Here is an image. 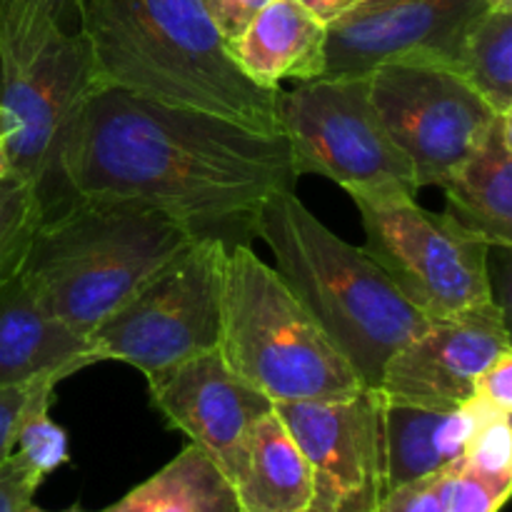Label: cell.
Returning <instances> with one entry per match:
<instances>
[{"label": "cell", "mask_w": 512, "mask_h": 512, "mask_svg": "<svg viewBox=\"0 0 512 512\" xmlns=\"http://www.w3.org/2000/svg\"><path fill=\"white\" fill-rule=\"evenodd\" d=\"M33 383L8 385V388H0V465H3L10 455H13L20 415H23L25 403H28Z\"/></svg>", "instance_id": "30"}, {"label": "cell", "mask_w": 512, "mask_h": 512, "mask_svg": "<svg viewBox=\"0 0 512 512\" xmlns=\"http://www.w3.org/2000/svg\"><path fill=\"white\" fill-rule=\"evenodd\" d=\"M98 88L280 135L275 95L230 58L200 0H75Z\"/></svg>", "instance_id": "2"}, {"label": "cell", "mask_w": 512, "mask_h": 512, "mask_svg": "<svg viewBox=\"0 0 512 512\" xmlns=\"http://www.w3.org/2000/svg\"><path fill=\"white\" fill-rule=\"evenodd\" d=\"M313 473L308 512H373L380 498V393L273 403Z\"/></svg>", "instance_id": "12"}, {"label": "cell", "mask_w": 512, "mask_h": 512, "mask_svg": "<svg viewBox=\"0 0 512 512\" xmlns=\"http://www.w3.org/2000/svg\"><path fill=\"white\" fill-rule=\"evenodd\" d=\"M40 483L43 475L13 450V455L0 465V512H23L25 505L33 503Z\"/></svg>", "instance_id": "26"}, {"label": "cell", "mask_w": 512, "mask_h": 512, "mask_svg": "<svg viewBox=\"0 0 512 512\" xmlns=\"http://www.w3.org/2000/svg\"><path fill=\"white\" fill-rule=\"evenodd\" d=\"M23 512H50V510H43V508H38V505H35V503H30V505H25ZM60 512H83V510L73 508V510H60Z\"/></svg>", "instance_id": "35"}, {"label": "cell", "mask_w": 512, "mask_h": 512, "mask_svg": "<svg viewBox=\"0 0 512 512\" xmlns=\"http://www.w3.org/2000/svg\"><path fill=\"white\" fill-rule=\"evenodd\" d=\"M300 3H303L315 18L323 20V23L328 25L333 23V20H338L340 15L348 13V10L358 8V5L365 3V0H300Z\"/></svg>", "instance_id": "31"}, {"label": "cell", "mask_w": 512, "mask_h": 512, "mask_svg": "<svg viewBox=\"0 0 512 512\" xmlns=\"http://www.w3.org/2000/svg\"><path fill=\"white\" fill-rule=\"evenodd\" d=\"M98 363L93 340L50 315L18 275L0 285V388L63 380Z\"/></svg>", "instance_id": "15"}, {"label": "cell", "mask_w": 512, "mask_h": 512, "mask_svg": "<svg viewBox=\"0 0 512 512\" xmlns=\"http://www.w3.org/2000/svg\"><path fill=\"white\" fill-rule=\"evenodd\" d=\"M103 512H238L233 485L213 460L188 445L153 478Z\"/></svg>", "instance_id": "20"}, {"label": "cell", "mask_w": 512, "mask_h": 512, "mask_svg": "<svg viewBox=\"0 0 512 512\" xmlns=\"http://www.w3.org/2000/svg\"><path fill=\"white\" fill-rule=\"evenodd\" d=\"M475 420L478 413L473 403L455 410H435L388 400L380 393V493L430 480L460 463Z\"/></svg>", "instance_id": "16"}, {"label": "cell", "mask_w": 512, "mask_h": 512, "mask_svg": "<svg viewBox=\"0 0 512 512\" xmlns=\"http://www.w3.org/2000/svg\"><path fill=\"white\" fill-rule=\"evenodd\" d=\"M275 120L295 175H320L348 195L418 193L413 168L385 133L368 75L303 80L275 95Z\"/></svg>", "instance_id": "8"}, {"label": "cell", "mask_w": 512, "mask_h": 512, "mask_svg": "<svg viewBox=\"0 0 512 512\" xmlns=\"http://www.w3.org/2000/svg\"><path fill=\"white\" fill-rule=\"evenodd\" d=\"M510 350L505 310L490 300L433 320L385 363L378 390L388 400L420 408H463L473 400L483 370Z\"/></svg>", "instance_id": "13"}, {"label": "cell", "mask_w": 512, "mask_h": 512, "mask_svg": "<svg viewBox=\"0 0 512 512\" xmlns=\"http://www.w3.org/2000/svg\"><path fill=\"white\" fill-rule=\"evenodd\" d=\"M253 235L275 258V270L345 355L365 388H378L385 363L433 320L398 293L363 248L325 228L295 195H270Z\"/></svg>", "instance_id": "4"}, {"label": "cell", "mask_w": 512, "mask_h": 512, "mask_svg": "<svg viewBox=\"0 0 512 512\" xmlns=\"http://www.w3.org/2000/svg\"><path fill=\"white\" fill-rule=\"evenodd\" d=\"M373 512H445L438 493L433 488V478L420 483L400 485V488L380 493Z\"/></svg>", "instance_id": "29"}, {"label": "cell", "mask_w": 512, "mask_h": 512, "mask_svg": "<svg viewBox=\"0 0 512 512\" xmlns=\"http://www.w3.org/2000/svg\"><path fill=\"white\" fill-rule=\"evenodd\" d=\"M483 0H365L325 25V78L368 75L378 65L425 60L455 70Z\"/></svg>", "instance_id": "11"}, {"label": "cell", "mask_w": 512, "mask_h": 512, "mask_svg": "<svg viewBox=\"0 0 512 512\" xmlns=\"http://www.w3.org/2000/svg\"><path fill=\"white\" fill-rule=\"evenodd\" d=\"M228 243L198 238L183 258L150 280L90 340L100 360H120L148 375L220 345Z\"/></svg>", "instance_id": "9"}, {"label": "cell", "mask_w": 512, "mask_h": 512, "mask_svg": "<svg viewBox=\"0 0 512 512\" xmlns=\"http://www.w3.org/2000/svg\"><path fill=\"white\" fill-rule=\"evenodd\" d=\"M433 488L445 512H500L512 490L473 473L463 460L435 475Z\"/></svg>", "instance_id": "25"}, {"label": "cell", "mask_w": 512, "mask_h": 512, "mask_svg": "<svg viewBox=\"0 0 512 512\" xmlns=\"http://www.w3.org/2000/svg\"><path fill=\"white\" fill-rule=\"evenodd\" d=\"M150 398L190 445L208 455L230 485L248 460L255 423L273 410L260 390L225 365L218 350L148 375Z\"/></svg>", "instance_id": "14"}, {"label": "cell", "mask_w": 512, "mask_h": 512, "mask_svg": "<svg viewBox=\"0 0 512 512\" xmlns=\"http://www.w3.org/2000/svg\"><path fill=\"white\" fill-rule=\"evenodd\" d=\"M95 90L75 0H0V110L13 123L5 153L45 215L65 203L60 153Z\"/></svg>", "instance_id": "5"}, {"label": "cell", "mask_w": 512, "mask_h": 512, "mask_svg": "<svg viewBox=\"0 0 512 512\" xmlns=\"http://www.w3.org/2000/svg\"><path fill=\"white\" fill-rule=\"evenodd\" d=\"M228 50L255 85L280 90L283 80L303 83L323 75L325 23L300 0H270Z\"/></svg>", "instance_id": "17"}, {"label": "cell", "mask_w": 512, "mask_h": 512, "mask_svg": "<svg viewBox=\"0 0 512 512\" xmlns=\"http://www.w3.org/2000/svg\"><path fill=\"white\" fill-rule=\"evenodd\" d=\"M10 135H13V123H10L8 115L0 110V143H3V140H8Z\"/></svg>", "instance_id": "32"}, {"label": "cell", "mask_w": 512, "mask_h": 512, "mask_svg": "<svg viewBox=\"0 0 512 512\" xmlns=\"http://www.w3.org/2000/svg\"><path fill=\"white\" fill-rule=\"evenodd\" d=\"M368 83L380 123L408 158L418 190L443 185L500 115L440 63H385L368 73Z\"/></svg>", "instance_id": "10"}, {"label": "cell", "mask_w": 512, "mask_h": 512, "mask_svg": "<svg viewBox=\"0 0 512 512\" xmlns=\"http://www.w3.org/2000/svg\"><path fill=\"white\" fill-rule=\"evenodd\" d=\"M268 3L270 0H200L210 23L225 43H233L238 35H243V30Z\"/></svg>", "instance_id": "27"}, {"label": "cell", "mask_w": 512, "mask_h": 512, "mask_svg": "<svg viewBox=\"0 0 512 512\" xmlns=\"http://www.w3.org/2000/svg\"><path fill=\"white\" fill-rule=\"evenodd\" d=\"M195 240L143 200L73 195L43 215L20 278L50 315L90 338Z\"/></svg>", "instance_id": "3"}, {"label": "cell", "mask_w": 512, "mask_h": 512, "mask_svg": "<svg viewBox=\"0 0 512 512\" xmlns=\"http://www.w3.org/2000/svg\"><path fill=\"white\" fill-rule=\"evenodd\" d=\"M473 400L490 410L512 415V350L483 370L475 383Z\"/></svg>", "instance_id": "28"}, {"label": "cell", "mask_w": 512, "mask_h": 512, "mask_svg": "<svg viewBox=\"0 0 512 512\" xmlns=\"http://www.w3.org/2000/svg\"><path fill=\"white\" fill-rule=\"evenodd\" d=\"M220 358L270 403L340 400L365 383L273 265L228 245Z\"/></svg>", "instance_id": "6"}, {"label": "cell", "mask_w": 512, "mask_h": 512, "mask_svg": "<svg viewBox=\"0 0 512 512\" xmlns=\"http://www.w3.org/2000/svg\"><path fill=\"white\" fill-rule=\"evenodd\" d=\"M5 175H10V160H8V153H5V140H3V143H0V180H3Z\"/></svg>", "instance_id": "33"}, {"label": "cell", "mask_w": 512, "mask_h": 512, "mask_svg": "<svg viewBox=\"0 0 512 512\" xmlns=\"http://www.w3.org/2000/svg\"><path fill=\"white\" fill-rule=\"evenodd\" d=\"M455 73L500 115H512V8H488L465 33Z\"/></svg>", "instance_id": "21"}, {"label": "cell", "mask_w": 512, "mask_h": 512, "mask_svg": "<svg viewBox=\"0 0 512 512\" xmlns=\"http://www.w3.org/2000/svg\"><path fill=\"white\" fill-rule=\"evenodd\" d=\"M448 213L488 240L493 248L512 243V115H498L478 148L450 173Z\"/></svg>", "instance_id": "18"}, {"label": "cell", "mask_w": 512, "mask_h": 512, "mask_svg": "<svg viewBox=\"0 0 512 512\" xmlns=\"http://www.w3.org/2000/svg\"><path fill=\"white\" fill-rule=\"evenodd\" d=\"M365 228L363 250L428 320L490 303L493 245L450 213L418 205L413 193H353Z\"/></svg>", "instance_id": "7"}, {"label": "cell", "mask_w": 512, "mask_h": 512, "mask_svg": "<svg viewBox=\"0 0 512 512\" xmlns=\"http://www.w3.org/2000/svg\"><path fill=\"white\" fill-rule=\"evenodd\" d=\"M55 385L58 380L53 378L35 380L23 415H20L18 435H15V453L23 455L25 463L33 465L43 478L68 463L70 458L68 435L50 418V400H53Z\"/></svg>", "instance_id": "23"}, {"label": "cell", "mask_w": 512, "mask_h": 512, "mask_svg": "<svg viewBox=\"0 0 512 512\" xmlns=\"http://www.w3.org/2000/svg\"><path fill=\"white\" fill-rule=\"evenodd\" d=\"M488 8H512V0H483Z\"/></svg>", "instance_id": "34"}, {"label": "cell", "mask_w": 512, "mask_h": 512, "mask_svg": "<svg viewBox=\"0 0 512 512\" xmlns=\"http://www.w3.org/2000/svg\"><path fill=\"white\" fill-rule=\"evenodd\" d=\"M43 215L33 183L13 173L0 180V285L18 275Z\"/></svg>", "instance_id": "22"}, {"label": "cell", "mask_w": 512, "mask_h": 512, "mask_svg": "<svg viewBox=\"0 0 512 512\" xmlns=\"http://www.w3.org/2000/svg\"><path fill=\"white\" fill-rule=\"evenodd\" d=\"M295 180L283 135L120 88H98L85 100L60 153L65 203L73 195L143 200L195 238L228 245L233 233L253 235L265 200L295 190Z\"/></svg>", "instance_id": "1"}, {"label": "cell", "mask_w": 512, "mask_h": 512, "mask_svg": "<svg viewBox=\"0 0 512 512\" xmlns=\"http://www.w3.org/2000/svg\"><path fill=\"white\" fill-rule=\"evenodd\" d=\"M478 413L473 435L463 453V465L490 483L512 488V428L510 413H498L470 400Z\"/></svg>", "instance_id": "24"}, {"label": "cell", "mask_w": 512, "mask_h": 512, "mask_svg": "<svg viewBox=\"0 0 512 512\" xmlns=\"http://www.w3.org/2000/svg\"><path fill=\"white\" fill-rule=\"evenodd\" d=\"M233 493L238 512H308L313 505L310 465L275 410L255 423Z\"/></svg>", "instance_id": "19"}]
</instances>
